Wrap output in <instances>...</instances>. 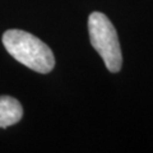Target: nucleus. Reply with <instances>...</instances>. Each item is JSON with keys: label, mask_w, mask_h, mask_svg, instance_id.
<instances>
[{"label": "nucleus", "mask_w": 153, "mask_h": 153, "mask_svg": "<svg viewBox=\"0 0 153 153\" xmlns=\"http://www.w3.org/2000/svg\"><path fill=\"white\" fill-rule=\"evenodd\" d=\"M3 45L17 61L37 73L47 74L55 66L51 49L32 33L8 30L3 35Z\"/></svg>", "instance_id": "nucleus-1"}, {"label": "nucleus", "mask_w": 153, "mask_h": 153, "mask_svg": "<svg viewBox=\"0 0 153 153\" xmlns=\"http://www.w3.org/2000/svg\"><path fill=\"white\" fill-rule=\"evenodd\" d=\"M88 32L91 44L102 57L106 68L111 73H117L123 65V55L117 32L111 21L103 13H91L88 17Z\"/></svg>", "instance_id": "nucleus-2"}, {"label": "nucleus", "mask_w": 153, "mask_h": 153, "mask_svg": "<svg viewBox=\"0 0 153 153\" xmlns=\"http://www.w3.org/2000/svg\"><path fill=\"white\" fill-rule=\"evenodd\" d=\"M23 107L10 96H0V128H8L21 121Z\"/></svg>", "instance_id": "nucleus-3"}]
</instances>
